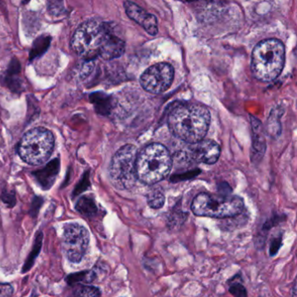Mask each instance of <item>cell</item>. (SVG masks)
Wrapping results in <instances>:
<instances>
[{
    "label": "cell",
    "instance_id": "obj_8",
    "mask_svg": "<svg viewBox=\"0 0 297 297\" xmlns=\"http://www.w3.org/2000/svg\"><path fill=\"white\" fill-rule=\"evenodd\" d=\"M90 243V234L86 228L77 222L64 226L62 250L68 261L80 264L86 255Z\"/></svg>",
    "mask_w": 297,
    "mask_h": 297
},
{
    "label": "cell",
    "instance_id": "obj_4",
    "mask_svg": "<svg viewBox=\"0 0 297 297\" xmlns=\"http://www.w3.org/2000/svg\"><path fill=\"white\" fill-rule=\"evenodd\" d=\"M171 166L172 158L169 150L160 143H152L137 156V179L146 184H154L169 176Z\"/></svg>",
    "mask_w": 297,
    "mask_h": 297
},
{
    "label": "cell",
    "instance_id": "obj_13",
    "mask_svg": "<svg viewBox=\"0 0 297 297\" xmlns=\"http://www.w3.org/2000/svg\"><path fill=\"white\" fill-rule=\"evenodd\" d=\"M21 73V64L17 58H12L10 61L7 70L2 76V83L13 92H20L22 90V79L20 78Z\"/></svg>",
    "mask_w": 297,
    "mask_h": 297
},
{
    "label": "cell",
    "instance_id": "obj_19",
    "mask_svg": "<svg viewBox=\"0 0 297 297\" xmlns=\"http://www.w3.org/2000/svg\"><path fill=\"white\" fill-rule=\"evenodd\" d=\"M77 211L86 217H92L98 212V208L96 206L94 199L90 196H84L80 197L77 202Z\"/></svg>",
    "mask_w": 297,
    "mask_h": 297
},
{
    "label": "cell",
    "instance_id": "obj_30",
    "mask_svg": "<svg viewBox=\"0 0 297 297\" xmlns=\"http://www.w3.org/2000/svg\"><path fill=\"white\" fill-rule=\"evenodd\" d=\"M58 1H62L63 2V0H58Z\"/></svg>",
    "mask_w": 297,
    "mask_h": 297
},
{
    "label": "cell",
    "instance_id": "obj_6",
    "mask_svg": "<svg viewBox=\"0 0 297 297\" xmlns=\"http://www.w3.org/2000/svg\"><path fill=\"white\" fill-rule=\"evenodd\" d=\"M55 140L51 131L45 128H34L23 136L18 152L22 160L30 165H40L49 159Z\"/></svg>",
    "mask_w": 297,
    "mask_h": 297
},
{
    "label": "cell",
    "instance_id": "obj_20",
    "mask_svg": "<svg viewBox=\"0 0 297 297\" xmlns=\"http://www.w3.org/2000/svg\"><path fill=\"white\" fill-rule=\"evenodd\" d=\"M102 291L98 287L85 284H76L71 292L69 297H101Z\"/></svg>",
    "mask_w": 297,
    "mask_h": 297
},
{
    "label": "cell",
    "instance_id": "obj_12",
    "mask_svg": "<svg viewBox=\"0 0 297 297\" xmlns=\"http://www.w3.org/2000/svg\"><path fill=\"white\" fill-rule=\"evenodd\" d=\"M60 169V163L58 158H54L46 164L42 169L34 172V176L38 183L45 191L49 190L55 182Z\"/></svg>",
    "mask_w": 297,
    "mask_h": 297
},
{
    "label": "cell",
    "instance_id": "obj_14",
    "mask_svg": "<svg viewBox=\"0 0 297 297\" xmlns=\"http://www.w3.org/2000/svg\"><path fill=\"white\" fill-rule=\"evenodd\" d=\"M125 41L114 32L111 34L105 43L102 52L100 53V57L105 60H113L121 57L125 52Z\"/></svg>",
    "mask_w": 297,
    "mask_h": 297
},
{
    "label": "cell",
    "instance_id": "obj_16",
    "mask_svg": "<svg viewBox=\"0 0 297 297\" xmlns=\"http://www.w3.org/2000/svg\"><path fill=\"white\" fill-rule=\"evenodd\" d=\"M42 242H43V233L41 231H39L37 235H36V237H35L31 253L28 255L27 258L25 260V264L22 268V274L27 273L28 271H30L31 268L34 267L35 261H36V259H37L38 256L40 255V251H41Z\"/></svg>",
    "mask_w": 297,
    "mask_h": 297
},
{
    "label": "cell",
    "instance_id": "obj_9",
    "mask_svg": "<svg viewBox=\"0 0 297 297\" xmlns=\"http://www.w3.org/2000/svg\"><path fill=\"white\" fill-rule=\"evenodd\" d=\"M175 76L174 68L167 63L149 67L141 77V85L145 91L159 94L169 90Z\"/></svg>",
    "mask_w": 297,
    "mask_h": 297
},
{
    "label": "cell",
    "instance_id": "obj_7",
    "mask_svg": "<svg viewBox=\"0 0 297 297\" xmlns=\"http://www.w3.org/2000/svg\"><path fill=\"white\" fill-rule=\"evenodd\" d=\"M137 148L133 144L123 146L114 154L109 167L112 183L120 190L133 188L137 179Z\"/></svg>",
    "mask_w": 297,
    "mask_h": 297
},
{
    "label": "cell",
    "instance_id": "obj_10",
    "mask_svg": "<svg viewBox=\"0 0 297 297\" xmlns=\"http://www.w3.org/2000/svg\"><path fill=\"white\" fill-rule=\"evenodd\" d=\"M124 7L126 15L141 27L144 28L147 33L152 36H155L158 33V22L155 16L147 13L141 6L128 0L124 2Z\"/></svg>",
    "mask_w": 297,
    "mask_h": 297
},
{
    "label": "cell",
    "instance_id": "obj_31",
    "mask_svg": "<svg viewBox=\"0 0 297 297\" xmlns=\"http://www.w3.org/2000/svg\"><path fill=\"white\" fill-rule=\"evenodd\" d=\"M0 5H1V0H0Z\"/></svg>",
    "mask_w": 297,
    "mask_h": 297
},
{
    "label": "cell",
    "instance_id": "obj_29",
    "mask_svg": "<svg viewBox=\"0 0 297 297\" xmlns=\"http://www.w3.org/2000/svg\"><path fill=\"white\" fill-rule=\"evenodd\" d=\"M29 2H30V0H22V5H26Z\"/></svg>",
    "mask_w": 297,
    "mask_h": 297
},
{
    "label": "cell",
    "instance_id": "obj_11",
    "mask_svg": "<svg viewBox=\"0 0 297 297\" xmlns=\"http://www.w3.org/2000/svg\"><path fill=\"white\" fill-rule=\"evenodd\" d=\"M193 144L195 146L192 155L194 160L203 164H214L220 158L221 148L215 141L203 139Z\"/></svg>",
    "mask_w": 297,
    "mask_h": 297
},
{
    "label": "cell",
    "instance_id": "obj_22",
    "mask_svg": "<svg viewBox=\"0 0 297 297\" xmlns=\"http://www.w3.org/2000/svg\"><path fill=\"white\" fill-rule=\"evenodd\" d=\"M148 204L150 205L151 208L153 209H159L163 206L164 202H165V197L160 191H153L152 193L148 195L147 197Z\"/></svg>",
    "mask_w": 297,
    "mask_h": 297
},
{
    "label": "cell",
    "instance_id": "obj_23",
    "mask_svg": "<svg viewBox=\"0 0 297 297\" xmlns=\"http://www.w3.org/2000/svg\"><path fill=\"white\" fill-rule=\"evenodd\" d=\"M89 185H90V182H89L88 172H87L86 174H84L82 179L80 180V182L78 183V185L74 189V197L81 194L83 191H86V189L88 188Z\"/></svg>",
    "mask_w": 297,
    "mask_h": 297
},
{
    "label": "cell",
    "instance_id": "obj_21",
    "mask_svg": "<svg viewBox=\"0 0 297 297\" xmlns=\"http://www.w3.org/2000/svg\"><path fill=\"white\" fill-rule=\"evenodd\" d=\"M240 274L234 276V278L228 281V291L235 297H248V292L242 282H238L237 279Z\"/></svg>",
    "mask_w": 297,
    "mask_h": 297
},
{
    "label": "cell",
    "instance_id": "obj_15",
    "mask_svg": "<svg viewBox=\"0 0 297 297\" xmlns=\"http://www.w3.org/2000/svg\"><path fill=\"white\" fill-rule=\"evenodd\" d=\"M52 38L49 34H43L37 36L34 40L31 46L30 53H29V60L32 61L42 57L50 48Z\"/></svg>",
    "mask_w": 297,
    "mask_h": 297
},
{
    "label": "cell",
    "instance_id": "obj_3",
    "mask_svg": "<svg viewBox=\"0 0 297 297\" xmlns=\"http://www.w3.org/2000/svg\"><path fill=\"white\" fill-rule=\"evenodd\" d=\"M285 63V48L277 40L259 43L252 53L251 69L254 76L262 82H270L282 73Z\"/></svg>",
    "mask_w": 297,
    "mask_h": 297
},
{
    "label": "cell",
    "instance_id": "obj_24",
    "mask_svg": "<svg viewBox=\"0 0 297 297\" xmlns=\"http://www.w3.org/2000/svg\"><path fill=\"white\" fill-rule=\"evenodd\" d=\"M0 198L9 207H13L16 204L15 194L13 191H4Z\"/></svg>",
    "mask_w": 297,
    "mask_h": 297
},
{
    "label": "cell",
    "instance_id": "obj_28",
    "mask_svg": "<svg viewBox=\"0 0 297 297\" xmlns=\"http://www.w3.org/2000/svg\"><path fill=\"white\" fill-rule=\"evenodd\" d=\"M25 297H37V293H36L35 290H34V291L31 292V294L27 295V296Z\"/></svg>",
    "mask_w": 297,
    "mask_h": 297
},
{
    "label": "cell",
    "instance_id": "obj_26",
    "mask_svg": "<svg viewBox=\"0 0 297 297\" xmlns=\"http://www.w3.org/2000/svg\"><path fill=\"white\" fill-rule=\"evenodd\" d=\"M14 289L10 283H0V297H13Z\"/></svg>",
    "mask_w": 297,
    "mask_h": 297
},
{
    "label": "cell",
    "instance_id": "obj_1",
    "mask_svg": "<svg viewBox=\"0 0 297 297\" xmlns=\"http://www.w3.org/2000/svg\"><path fill=\"white\" fill-rule=\"evenodd\" d=\"M209 109L201 103H182L169 113V130L184 142L196 143L205 138L210 125Z\"/></svg>",
    "mask_w": 297,
    "mask_h": 297
},
{
    "label": "cell",
    "instance_id": "obj_27",
    "mask_svg": "<svg viewBox=\"0 0 297 297\" xmlns=\"http://www.w3.org/2000/svg\"><path fill=\"white\" fill-rule=\"evenodd\" d=\"M282 237H279V238H275L273 240L271 245H270V255L271 256L276 255L278 253L279 249L282 247Z\"/></svg>",
    "mask_w": 297,
    "mask_h": 297
},
{
    "label": "cell",
    "instance_id": "obj_18",
    "mask_svg": "<svg viewBox=\"0 0 297 297\" xmlns=\"http://www.w3.org/2000/svg\"><path fill=\"white\" fill-rule=\"evenodd\" d=\"M90 101L94 105L96 112L101 115H107L111 109L112 99L108 95L102 92H94L90 95Z\"/></svg>",
    "mask_w": 297,
    "mask_h": 297
},
{
    "label": "cell",
    "instance_id": "obj_25",
    "mask_svg": "<svg viewBox=\"0 0 297 297\" xmlns=\"http://www.w3.org/2000/svg\"><path fill=\"white\" fill-rule=\"evenodd\" d=\"M48 9L51 14L54 16H59L60 14H63L64 12L62 1H58V0H56L55 2H50Z\"/></svg>",
    "mask_w": 297,
    "mask_h": 297
},
{
    "label": "cell",
    "instance_id": "obj_2",
    "mask_svg": "<svg viewBox=\"0 0 297 297\" xmlns=\"http://www.w3.org/2000/svg\"><path fill=\"white\" fill-rule=\"evenodd\" d=\"M114 32L112 23L98 18L89 19L80 24L74 31L71 39V48L83 60L94 61Z\"/></svg>",
    "mask_w": 297,
    "mask_h": 297
},
{
    "label": "cell",
    "instance_id": "obj_17",
    "mask_svg": "<svg viewBox=\"0 0 297 297\" xmlns=\"http://www.w3.org/2000/svg\"><path fill=\"white\" fill-rule=\"evenodd\" d=\"M97 279V271L95 270H83L80 272L69 274L65 277V282L69 286L76 285L80 283H92Z\"/></svg>",
    "mask_w": 297,
    "mask_h": 297
},
{
    "label": "cell",
    "instance_id": "obj_5",
    "mask_svg": "<svg viewBox=\"0 0 297 297\" xmlns=\"http://www.w3.org/2000/svg\"><path fill=\"white\" fill-rule=\"evenodd\" d=\"M243 209L244 202L242 197L209 193L197 195L191 206L194 215L214 218L234 217L240 215Z\"/></svg>",
    "mask_w": 297,
    "mask_h": 297
}]
</instances>
